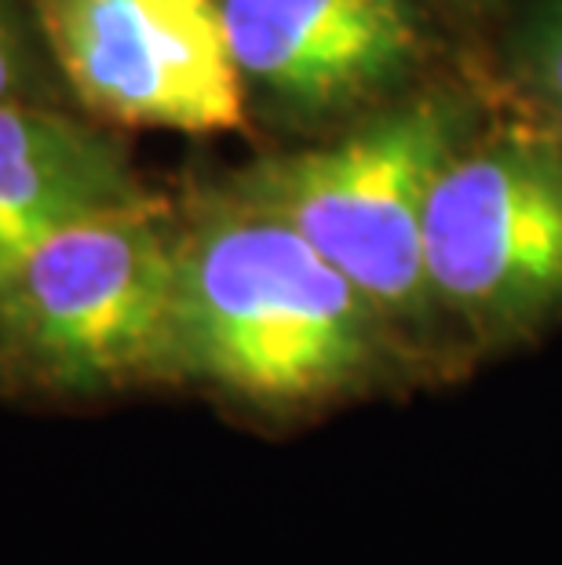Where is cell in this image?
I'll use <instances>...</instances> for the list:
<instances>
[{"label":"cell","mask_w":562,"mask_h":565,"mask_svg":"<svg viewBox=\"0 0 562 565\" xmlns=\"http://www.w3.org/2000/svg\"><path fill=\"white\" fill-rule=\"evenodd\" d=\"M125 153L30 99L0 103V270L95 212L142 201Z\"/></svg>","instance_id":"obj_7"},{"label":"cell","mask_w":562,"mask_h":565,"mask_svg":"<svg viewBox=\"0 0 562 565\" xmlns=\"http://www.w3.org/2000/svg\"><path fill=\"white\" fill-rule=\"evenodd\" d=\"M424 256L471 354L562 321V128L537 114L475 128L427 198Z\"/></svg>","instance_id":"obj_4"},{"label":"cell","mask_w":562,"mask_h":565,"mask_svg":"<svg viewBox=\"0 0 562 565\" xmlns=\"http://www.w3.org/2000/svg\"><path fill=\"white\" fill-rule=\"evenodd\" d=\"M245 88L293 121L377 110L427 55L416 0H220Z\"/></svg>","instance_id":"obj_6"},{"label":"cell","mask_w":562,"mask_h":565,"mask_svg":"<svg viewBox=\"0 0 562 565\" xmlns=\"http://www.w3.org/2000/svg\"><path fill=\"white\" fill-rule=\"evenodd\" d=\"M519 77L533 106L562 128V0H541L522 30Z\"/></svg>","instance_id":"obj_8"},{"label":"cell","mask_w":562,"mask_h":565,"mask_svg":"<svg viewBox=\"0 0 562 565\" xmlns=\"http://www.w3.org/2000/svg\"><path fill=\"white\" fill-rule=\"evenodd\" d=\"M176 242L161 204L142 198L0 270V376L59 398L176 383Z\"/></svg>","instance_id":"obj_3"},{"label":"cell","mask_w":562,"mask_h":565,"mask_svg":"<svg viewBox=\"0 0 562 565\" xmlns=\"http://www.w3.org/2000/svg\"><path fill=\"white\" fill-rule=\"evenodd\" d=\"M59 70L88 110L136 128L226 131L245 84L220 0H33Z\"/></svg>","instance_id":"obj_5"},{"label":"cell","mask_w":562,"mask_h":565,"mask_svg":"<svg viewBox=\"0 0 562 565\" xmlns=\"http://www.w3.org/2000/svg\"><path fill=\"white\" fill-rule=\"evenodd\" d=\"M475 128L460 92H405L329 147L256 161L223 194L293 223L377 307L416 380H446L471 351L427 278L424 215L435 179Z\"/></svg>","instance_id":"obj_2"},{"label":"cell","mask_w":562,"mask_h":565,"mask_svg":"<svg viewBox=\"0 0 562 565\" xmlns=\"http://www.w3.org/2000/svg\"><path fill=\"white\" fill-rule=\"evenodd\" d=\"M449 4H460V8H471V4H478V0H449Z\"/></svg>","instance_id":"obj_10"},{"label":"cell","mask_w":562,"mask_h":565,"mask_svg":"<svg viewBox=\"0 0 562 565\" xmlns=\"http://www.w3.org/2000/svg\"><path fill=\"white\" fill-rule=\"evenodd\" d=\"M33 47L26 38V19L15 0H0V103L30 99L33 92Z\"/></svg>","instance_id":"obj_9"},{"label":"cell","mask_w":562,"mask_h":565,"mask_svg":"<svg viewBox=\"0 0 562 565\" xmlns=\"http://www.w3.org/2000/svg\"><path fill=\"white\" fill-rule=\"evenodd\" d=\"M413 380L377 307L282 215L220 190L179 231L176 383L304 416Z\"/></svg>","instance_id":"obj_1"}]
</instances>
